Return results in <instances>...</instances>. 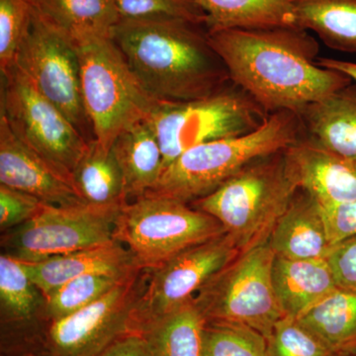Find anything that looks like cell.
Segmentation results:
<instances>
[{
  "instance_id": "d6986e66",
  "label": "cell",
  "mask_w": 356,
  "mask_h": 356,
  "mask_svg": "<svg viewBox=\"0 0 356 356\" xmlns=\"http://www.w3.org/2000/svg\"><path fill=\"white\" fill-rule=\"evenodd\" d=\"M273 283L285 315L297 318L339 288L325 259H292L275 255Z\"/></svg>"
},
{
  "instance_id": "74e56055",
  "label": "cell",
  "mask_w": 356,
  "mask_h": 356,
  "mask_svg": "<svg viewBox=\"0 0 356 356\" xmlns=\"http://www.w3.org/2000/svg\"><path fill=\"white\" fill-rule=\"evenodd\" d=\"M339 356H356V355H339Z\"/></svg>"
},
{
  "instance_id": "7402d4cb",
  "label": "cell",
  "mask_w": 356,
  "mask_h": 356,
  "mask_svg": "<svg viewBox=\"0 0 356 356\" xmlns=\"http://www.w3.org/2000/svg\"><path fill=\"white\" fill-rule=\"evenodd\" d=\"M209 33L296 26L292 0H195ZM297 27V26H296Z\"/></svg>"
},
{
  "instance_id": "e0dca14e",
  "label": "cell",
  "mask_w": 356,
  "mask_h": 356,
  "mask_svg": "<svg viewBox=\"0 0 356 356\" xmlns=\"http://www.w3.org/2000/svg\"><path fill=\"white\" fill-rule=\"evenodd\" d=\"M304 138L356 163V84L339 89L299 112Z\"/></svg>"
},
{
  "instance_id": "d4e9b609",
  "label": "cell",
  "mask_w": 356,
  "mask_h": 356,
  "mask_svg": "<svg viewBox=\"0 0 356 356\" xmlns=\"http://www.w3.org/2000/svg\"><path fill=\"white\" fill-rule=\"evenodd\" d=\"M72 179L84 203L122 205L128 202L123 175L112 149L102 147L97 140H91Z\"/></svg>"
},
{
  "instance_id": "8d00e7d4",
  "label": "cell",
  "mask_w": 356,
  "mask_h": 356,
  "mask_svg": "<svg viewBox=\"0 0 356 356\" xmlns=\"http://www.w3.org/2000/svg\"><path fill=\"white\" fill-rule=\"evenodd\" d=\"M318 65L325 69L339 70L350 77L353 83L356 84V63L337 60L331 58H318Z\"/></svg>"
},
{
  "instance_id": "d590c367",
  "label": "cell",
  "mask_w": 356,
  "mask_h": 356,
  "mask_svg": "<svg viewBox=\"0 0 356 356\" xmlns=\"http://www.w3.org/2000/svg\"><path fill=\"white\" fill-rule=\"evenodd\" d=\"M99 356H156L144 334L132 332L115 341Z\"/></svg>"
},
{
  "instance_id": "3957f363",
  "label": "cell",
  "mask_w": 356,
  "mask_h": 356,
  "mask_svg": "<svg viewBox=\"0 0 356 356\" xmlns=\"http://www.w3.org/2000/svg\"><path fill=\"white\" fill-rule=\"evenodd\" d=\"M303 138L298 113L274 112L254 132L187 149L166 166L147 194L191 204L216 191L254 159L287 149Z\"/></svg>"
},
{
  "instance_id": "f546056e",
  "label": "cell",
  "mask_w": 356,
  "mask_h": 356,
  "mask_svg": "<svg viewBox=\"0 0 356 356\" xmlns=\"http://www.w3.org/2000/svg\"><path fill=\"white\" fill-rule=\"evenodd\" d=\"M269 356H339L297 318L285 316L267 337Z\"/></svg>"
},
{
  "instance_id": "484cf974",
  "label": "cell",
  "mask_w": 356,
  "mask_h": 356,
  "mask_svg": "<svg viewBox=\"0 0 356 356\" xmlns=\"http://www.w3.org/2000/svg\"><path fill=\"white\" fill-rule=\"evenodd\" d=\"M206 321L193 301L140 332L156 356H204Z\"/></svg>"
},
{
  "instance_id": "603a6c76",
  "label": "cell",
  "mask_w": 356,
  "mask_h": 356,
  "mask_svg": "<svg viewBox=\"0 0 356 356\" xmlns=\"http://www.w3.org/2000/svg\"><path fill=\"white\" fill-rule=\"evenodd\" d=\"M297 27L312 30L327 48L356 54V0H292Z\"/></svg>"
},
{
  "instance_id": "30bf717a",
  "label": "cell",
  "mask_w": 356,
  "mask_h": 356,
  "mask_svg": "<svg viewBox=\"0 0 356 356\" xmlns=\"http://www.w3.org/2000/svg\"><path fill=\"white\" fill-rule=\"evenodd\" d=\"M2 81L0 114L14 135L74 184L72 175L90 140L18 67Z\"/></svg>"
},
{
  "instance_id": "e575fe53",
  "label": "cell",
  "mask_w": 356,
  "mask_h": 356,
  "mask_svg": "<svg viewBox=\"0 0 356 356\" xmlns=\"http://www.w3.org/2000/svg\"><path fill=\"white\" fill-rule=\"evenodd\" d=\"M318 205L331 245L356 236V201Z\"/></svg>"
},
{
  "instance_id": "5b68a950",
  "label": "cell",
  "mask_w": 356,
  "mask_h": 356,
  "mask_svg": "<svg viewBox=\"0 0 356 356\" xmlns=\"http://www.w3.org/2000/svg\"><path fill=\"white\" fill-rule=\"evenodd\" d=\"M81 95L95 140L111 149L120 134L146 121L159 102L147 93L111 37L77 46Z\"/></svg>"
},
{
  "instance_id": "44dd1931",
  "label": "cell",
  "mask_w": 356,
  "mask_h": 356,
  "mask_svg": "<svg viewBox=\"0 0 356 356\" xmlns=\"http://www.w3.org/2000/svg\"><path fill=\"white\" fill-rule=\"evenodd\" d=\"M125 184L126 197H142L152 191L165 170L158 137L149 122L124 131L111 147Z\"/></svg>"
},
{
  "instance_id": "8992f818",
  "label": "cell",
  "mask_w": 356,
  "mask_h": 356,
  "mask_svg": "<svg viewBox=\"0 0 356 356\" xmlns=\"http://www.w3.org/2000/svg\"><path fill=\"white\" fill-rule=\"evenodd\" d=\"M139 269L90 305L44 320V327L22 334L15 344L21 356H99L121 337L136 332L133 311L146 283Z\"/></svg>"
},
{
  "instance_id": "7c38bea8",
  "label": "cell",
  "mask_w": 356,
  "mask_h": 356,
  "mask_svg": "<svg viewBox=\"0 0 356 356\" xmlns=\"http://www.w3.org/2000/svg\"><path fill=\"white\" fill-rule=\"evenodd\" d=\"M238 254L240 250L226 233L187 248L159 266L146 269V283L133 311L136 332H142L156 321L193 301L210 278Z\"/></svg>"
},
{
  "instance_id": "5bb4252c",
  "label": "cell",
  "mask_w": 356,
  "mask_h": 356,
  "mask_svg": "<svg viewBox=\"0 0 356 356\" xmlns=\"http://www.w3.org/2000/svg\"><path fill=\"white\" fill-rule=\"evenodd\" d=\"M0 184L51 205L84 203L76 187L36 152L21 142L0 114Z\"/></svg>"
},
{
  "instance_id": "f1b7e54d",
  "label": "cell",
  "mask_w": 356,
  "mask_h": 356,
  "mask_svg": "<svg viewBox=\"0 0 356 356\" xmlns=\"http://www.w3.org/2000/svg\"><path fill=\"white\" fill-rule=\"evenodd\" d=\"M204 356H269L266 337L236 323L206 322Z\"/></svg>"
},
{
  "instance_id": "836d02e7",
  "label": "cell",
  "mask_w": 356,
  "mask_h": 356,
  "mask_svg": "<svg viewBox=\"0 0 356 356\" xmlns=\"http://www.w3.org/2000/svg\"><path fill=\"white\" fill-rule=\"evenodd\" d=\"M325 259L337 287L356 291V236L332 245Z\"/></svg>"
},
{
  "instance_id": "2e32d148",
  "label": "cell",
  "mask_w": 356,
  "mask_h": 356,
  "mask_svg": "<svg viewBox=\"0 0 356 356\" xmlns=\"http://www.w3.org/2000/svg\"><path fill=\"white\" fill-rule=\"evenodd\" d=\"M44 299L69 281L92 273L128 275L142 268L121 243L112 242L39 261H22Z\"/></svg>"
},
{
  "instance_id": "1f68e13d",
  "label": "cell",
  "mask_w": 356,
  "mask_h": 356,
  "mask_svg": "<svg viewBox=\"0 0 356 356\" xmlns=\"http://www.w3.org/2000/svg\"><path fill=\"white\" fill-rule=\"evenodd\" d=\"M121 20L175 17L205 25L206 14L195 0H115ZM206 26V25H205Z\"/></svg>"
},
{
  "instance_id": "ba28073f",
  "label": "cell",
  "mask_w": 356,
  "mask_h": 356,
  "mask_svg": "<svg viewBox=\"0 0 356 356\" xmlns=\"http://www.w3.org/2000/svg\"><path fill=\"white\" fill-rule=\"evenodd\" d=\"M224 234L215 218L189 204L147 194L123 206L113 240L127 248L138 266L152 269Z\"/></svg>"
},
{
  "instance_id": "f35d334b",
  "label": "cell",
  "mask_w": 356,
  "mask_h": 356,
  "mask_svg": "<svg viewBox=\"0 0 356 356\" xmlns=\"http://www.w3.org/2000/svg\"><path fill=\"white\" fill-rule=\"evenodd\" d=\"M2 356H4V355H2Z\"/></svg>"
},
{
  "instance_id": "8fae6325",
  "label": "cell",
  "mask_w": 356,
  "mask_h": 356,
  "mask_svg": "<svg viewBox=\"0 0 356 356\" xmlns=\"http://www.w3.org/2000/svg\"><path fill=\"white\" fill-rule=\"evenodd\" d=\"M125 204H44L29 221L6 231L2 248L19 261H39L107 245L114 242L115 222Z\"/></svg>"
},
{
  "instance_id": "ffe728a7",
  "label": "cell",
  "mask_w": 356,
  "mask_h": 356,
  "mask_svg": "<svg viewBox=\"0 0 356 356\" xmlns=\"http://www.w3.org/2000/svg\"><path fill=\"white\" fill-rule=\"evenodd\" d=\"M34 13L76 46L108 38L120 21L115 0H29Z\"/></svg>"
},
{
  "instance_id": "4316f807",
  "label": "cell",
  "mask_w": 356,
  "mask_h": 356,
  "mask_svg": "<svg viewBox=\"0 0 356 356\" xmlns=\"http://www.w3.org/2000/svg\"><path fill=\"white\" fill-rule=\"evenodd\" d=\"M0 300L4 323L17 325L18 329L38 318L44 304L22 262L6 254L0 257Z\"/></svg>"
},
{
  "instance_id": "52a82bcc",
  "label": "cell",
  "mask_w": 356,
  "mask_h": 356,
  "mask_svg": "<svg viewBox=\"0 0 356 356\" xmlns=\"http://www.w3.org/2000/svg\"><path fill=\"white\" fill-rule=\"evenodd\" d=\"M268 116L252 95L231 81L206 97L159 102L147 121L158 137L165 168L192 147L254 132Z\"/></svg>"
},
{
  "instance_id": "4fadbf2b",
  "label": "cell",
  "mask_w": 356,
  "mask_h": 356,
  "mask_svg": "<svg viewBox=\"0 0 356 356\" xmlns=\"http://www.w3.org/2000/svg\"><path fill=\"white\" fill-rule=\"evenodd\" d=\"M14 67L26 74L41 95L55 104L86 139L95 140L81 95L77 47L34 11Z\"/></svg>"
},
{
  "instance_id": "cb8c5ba5",
  "label": "cell",
  "mask_w": 356,
  "mask_h": 356,
  "mask_svg": "<svg viewBox=\"0 0 356 356\" xmlns=\"http://www.w3.org/2000/svg\"><path fill=\"white\" fill-rule=\"evenodd\" d=\"M298 320L337 355H356V291L337 288Z\"/></svg>"
},
{
  "instance_id": "7a4b0ae2",
  "label": "cell",
  "mask_w": 356,
  "mask_h": 356,
  "mask_svg": "<svg viewBox=\"0 0 356 356\" xmlns=\"http://www.w3.org/2000/svg\"><path fill=\"white\" fill-rule=\"evenodd\" d=\"M111 38L156 102L199 99L231 81L200 23L175 17L120 20Z\"/></svg>"
},
{
  "instance_id": "d6a6232c",
  "label": "cell",
  "mask_w": 356,
  "mask_h": 356,
  "mask_svg": "<svg viewBox=\"0 0 356 356\" xmlns=\"http://www.w3.org/2000/svg\"><path fill=\"white\" fill-rule=\"evenodd\" d=\"M25 192L0 184V229L9 231L32 219L44 205Z\"/></svg>"
},
{
  "instance_id": "4dcf8cb0",
  "label": "cell",
  "mask_w": 356,
  "mask_h": 356,
  "mask_svg": "<svg viewBox=\"0 0 356 356\" xmlns=\"http://www.w3.org/2000/svg\"><path fill=\"white\" fill-rule=\"evenodd\" d=\"M29 0H0V70L6 76L15 65L16 56L31 26Z\"/></svg>"
},
{
  "instance_id": "ac0fdd59",
  "label": "cell",
  "mask_w": 356,
  "mask_h": 356,
  "mask_svg": "<svg viewBox=\"0 0 356 356\" xmlns=\"http://www.w3.org/2000/svg\"><path fill=\"white\" fill-rule=\"evenodd\" d=\"M268 243L277 257L325 259L332 245L318 201L300 189L274 227Z\"/></svg>"
},
{
  "instance_id": "83f0119b",
  "label": "cell",
  "mask_w": 356,
  "mask_h": 356,
  "mask_svg": "<svg viewBox=\"0 0 356 356\" xmlns=\"http://www.w3.org/2000/svg\"><path fill=\"white\" fill-rule=\"evenodd\" d=\"M134 273L123 276L92 273L69 281L44 298L42 310L44 320L65 317L86 308L111 291Z\"/></svg>"
},
{
  "instance_id": "9a60e30c",
  "label": "cell",
  "mask_w": 356,
  "mask_h": 356,
  "mask_svg": "<svg viewBox=\"0 0 356 356\" xmlns=\"http://www.w3.org/2000/svg\"><path fill=\"white\" fill-rule=\"evenodd\" d=\"M290 170L301 191L322 205L356 201V163L303 138L288 147Z\"/></svg>"
},
{
  "instance_id": "9c48e42d",
  "label": "cell",
  "mask_w": 356,
  "mask_h": 356,
  "mask_svg": "<svg viewBox=\"0 0 356 356\" xmlns=\"http://www.w3.org/2000/svg\"><path fill=\"white\" fill-rule=\"evenodd\" d=\"M275 254L269 243L240 254L210 278L194 297L206 322L236 323L269 337L285 317L273 283Z\"/></svg>"
},
{
  "instance_id": "277c9868",
  "label": "cell",
  "mask_w": 356,
  "mask_h": 356,
  "mask_svg": "<svg viewBox=\"0 0 356 356\" xmlns=\"http://www.w3.org/2000/svg\"><path fill=\"white\" fill-rule=\"evenodd\" d=\"M299 191L285 149L254 159L189 205L215 218L243 254L268 243Z\"/></svg>"
},
{
  "instance_id": "6da1fadb",
  "label": "cell",
  "mask_w": 356,
  "mask_h": 356,
  "mask_svg": "<svg viewBox=\"0 0 356 356\" xmlns=\"http://www.w3.org/2000/svg\"><path fill=\"white\" fill-rule=\"evenodd\" d=\"M209 37L231 81L268 114L299 113L353 83L348 74L318 65L320 44L296 26L222 30Z\"/></svg>"
}]
</instances>
